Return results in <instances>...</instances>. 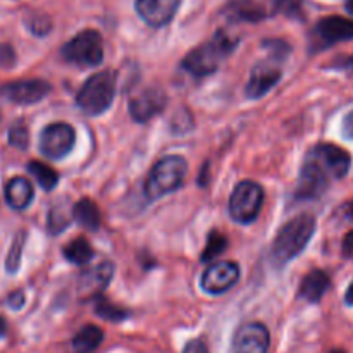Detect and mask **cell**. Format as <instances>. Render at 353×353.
<instances>
[{"label": "cell", "mask_w": 353, "mask_h": 353, "mask_svg": "<svg viewBox=\"0 0 353 353\" xmlns=\"http://www.w3.org/2000/svg\"><path fill=\"white\" fill-rule=\"evenodd\" d=\"M343 255L347 259H353V231L345 236L343 240Z\"/></svg>", "instance_id": "obj_38"}, {"label": "cell", "mask_w": 353, "mask_h": 353, "mask_svg": "<svg viewBox=\"0 0 353 353\" xmlns=\"http://www.w3.org/2000/svg\"><path fill=\"white\" fill-rule=\"evenodd\" d=\"M28 171H30V174L37 179V183L45 190V192H52V190L57 186L59 174L54 168H50V165L43 164V162L31 161L30 164H28Z\"/></svg>", "instance_id": "obj_25"}, {"label": "cell", "mask_w": 353, "mask_h": 353, "mask_svg": "<svg viewBox=\"0 0 353 353\" xmlns=\"http://www.w3.org/2000/svg\"><path fill=\"white\" fill-rule=\"evenodd\" d=\"M181 0H134V10L145 24L164 28L178 14Z\"/></svg>", "instance_id": "obj_13"}, {"label": "cell", "mask_w": 353, "mask_h": 353, "mask_svg": "<svg viewBox=\"0 0 353 353\" xmlns=\"http://www.w3.org/2000/svg\"><path fill=\"white\" fill-rule=\"evenodd\" d=\"M226 247H228L226 236L221 233H217V231H212V233L209 234V238H207L205 250L202 252V257H200V261L202 262L214 261V259H217L224 250H226Z\"/></svg>", "instance_id": "obj_28"}, {"label": "cell", "mask_w": 353, "mask_h": 353, "mask_svg": "<svg viewBox=\"0 0 353 353\" xmlns=\"http://www.w3.org/2000/svg\"><path fill=\"white\" fill-rule=\"evenodd\" d=\"M168 107V95L159 86H148L130 100V116L134 123L145 124Z\"/></svg>", "instance_id": "obj_8"}, {"label": "cell", "mask_w": 353, "mask_h": 353, "mask_svg": "<svg viewBox=\"0 0 353 353\" xmlns=\"http://www.w3.org/2000/svg\"><path fill=\"white\" fill-rule=\"evenodd\" d=\"M117 85V72L105 69L90 76L76 95V103L86 116H100L114 102Z\"/></svg>", "instance_id": "obj_3"}, {"label": "cell", "mask_w": 353, "mask_h": 353, "mask_svg": "<svg viewBox=\"0 0 353 353\" xmlns=\"http://www.w3.org/2000/svg\"><path fill=\"white\" fill-rule=\"evenodd\" d=\"M188 162L181 155H168L152 168L145 183V195L148 200H159L176 192L185 181Z\"/></svg>", "instance_id": "obj_4"}, {"label": "cell", "mask_w": 353, "mask_h": 353, "mask_svg": "<svg viewBox=\"0 0 353 353\" xmlns=\"http://www.w3.org/2000/svg\"><path fill=\"white\" fill-rule=\"evenodd\" d=\"M16 64V52L9 43H0V69H10Z\"/></svg>", "instance_id": "obj_33"}, {"label": "cell", "mask_w": 353, "mask_h": 353, "mask_svg": "<svg viewBox=\"0 0 353 353\" xmlns=\"http://www.w3.org/2000/svg\"><path fill=\"white\" fill-rule=\"evenodd\" d=\"M95 314L100 319L110 321V323H121V321L130 317V310L123 309V307H117L116 303L109 302L105 299H97Z\"/></svg>", "instance_id": "obj_26"}, {"label": "cell", "mask_w": 353, "mask_h": 353, "mask_svg": "<svg viewBox=\"0 0 353 353\" xmlns=\"http://www.w3.org/2000/svg\"><path fill=\"white\" fill-rule=\"evenodd\" d=\"M7 334V321L0 316V338H3Z\"/></svg>", "instance_id": "obj_40"}, {"label": "cell", "mask_w": 353, "mask_h": 353, "mask_svg": "<svg viewBox=\"0 0 353 353\" xmlns=\"http://www.w3.org/2000/svg\"><path fill=\"white\" fill-rule=\"evenodd\" d=\"M345 9L353 16V0H345Z\"/></svg>", "instance_id": "obj_41"}, {"label": "cell", "mask_w": 353, "mask_h": 353, "mask_svg": "<svg viewBox=\"0 0 353 353\" xmlns=\"http://www.w3.org/2000/svg\"><path fill=\"white\" fill-rule=\"evenodd\" d=\"M348 217L353 221V202L350 203V207H348Z\"/></svg>", "instance_id": "obj_42"}, {"label": "cell", "mask_w": 353, "mask_h": 353, "mask_svg": "<svg viewBox=\"0 0 353 353\" xmlns=\"http://www.w3.org/2000/svg\"><path fill=\"white\" fill-rule=\"evenodd\" d=\"M3 193H6L7 203H9L10 209L14 210L28 209L34 199L33 185H31L26 178H21V176L7 181L6 192Z\"/></svg>", "instance_id": "obj_20"}, {"label": "cell", "mask_w": 353, "mask_h": 353, "mask_svg": "<svg viewBox=\"0 0 353 353\" xmlns=\"http://www.w3.org/2000/svg\"><path fill=\"white\" fill-rule=\"evenodd\" d=\"M324 171L323 165L317 164L312 159H307L300 171L299 185H296V199L300 200H314L319 199L330 186V178Z\"/></svg>", "instance_id": "obj_15"}, {"label": "cell", "mask_w": 353, "mask_h": 353, "mask_svg": "<svg viewBox=\"0 0 353 353\" xmlns=\"http://www.w3.org/2000/svg\"><path fill=\"white\" fill-rule=\"evenodd\" d=\"M224 14L231 21H241V23H257L271 16V10L261 2V0H228L224 7Z\"/></svg>", "instance_id": "obj_18"}, {"label": "cell", "mask_w": 353, "mask_h": 353, "mask_svg": "<svg viewBox=\"0 0 353 353\" xmlns=\"http://www.w3.org/2000/svg\"><path fill=\"white\" fill-rule=\"evenodd\" d=\"M62 255H64L65 261L71 262V264L81 265L86 264V262L93 257V248L86 238L79 236L65 245L64 250H62Z\"/></svg>", "instance_id": "obj_24"}, {"label": "cell", "mask_w": 353, "mask_h": 353, "mask_svg": "<svg viewBox=\"0 0 353 353\" xmlns=\"http://www.w3.org/2000/svg\"><path fill=\"white\" fill-rule=\"evenodd\" d=\"M240 279V265L231 261H221L203 271L200 286L209 295H221L233 288Z\"/></svg>", "instance_id": "obj_9"}, {"label": "cell", "mask_w": 353, "mask_h": 353, "mask_svg": "<svg viewBox=\"0 0 353 353\" xmlns=\"http://www.w3.org/2000/svg\"><path fill=\"white\" fill-rule=\"evenodd\" d=\"M183 353H209V350H207V345L202 340H192L186 343Z\"/></svg>", "instance_id": "obj_37"}, {"label": "cell", "mask_w": 353, "mask_h": 353, "mask_svg": "<svg viewBox=\"0 0 353 353\" xmlns=\"http://www.w3.org/2000/svg\"><path fill=\"white\" fill-rule=\"evenodd\" d=\"M262 47L269 52V59L274 62H283L288 59L290 52H292V45L281 38H268L262 41Z\"/></svg>", "instance_id": "obj_29"}, {"label": "cell", "mask_w": 353, "mask_h": 353, "mask_svg": "<svg viewBox=\"0 0 353 353\" xmlns=\"http://www.w3.org/2000/svg\"><path fill=\"white\" fill-rule=\"evenodd\" d=\"M281 79V69L278 68V62L268 61L259 62L250 72V79H248L247 86H245V95L252 100L262 99L268 95L272 88L279 83Z\"/></svg>", "instance_id": "obj_14"}, {"label": "cell", "mask_w": 353, "mask_h": 353, "mask_svg": "<svg viewBox=\"0 0 353 353\" xmlns=\"http://www.w3.org/2000/svg\"><path fill=\"white\" fill-rule=\"evenodd\" d=\"M74 219V209H71L69 200L61 199L50 205L47 217V228L50 234H61Z\"/></svg>", "instance_id": "obj_21"}, {"label": "cell", "mask_w": 353, "mask_h": 353, "mask_svg": "<svg viewBox=\"0 0 353 353\" xmlns=\"http://www.w3.org/2000/svg\"><path fill=\"white\" fill-rule=\"evenodd\" d=\"M264 203V190L255 181H241L230 199V216L238 224H252Z\"/></svg>", "instance_id": "obj_6"}, {"label": "cell", "mask_w": 353, "mask_h": 353, "mask_svg": "<svg viewBox=\"0 0 353 353\" xmlns=\"http://www.w3.org/2000/svg\"><path fill=\"white\" fill-rule=\"evenodd\" d=\"M61 55L78 68H97L103 61V40L97 30H83L62 45Z\"/></svg>", "instance_id": "obj_5"}, {"label": "cell", "mask_w": 353, "mask_h": 353, "mask_svg": "<svg viewBox=\"0 0 353 353\" xmlns=\"http://www.w3.org/2000/svg\"><path fill=\"white\" fill-rule=\"evenodd\" d=\"M303 0H272V14H283L286 17H302Z\"/></svg>", "instance_id": "obj_31"}, {"label": "cell", "mask_w": 353, "mask_h": 353, "mask_svg": "<svg viewBox=\"0 0 353 353\" xmlns=\"http://www.w3.org/2000/svg\"><path fill=\"white\" fill-rule=\"evenodd\" d=\"M330 353H347L345 350H340V348H336V350H333V352H330Z\"/></svg>", "instance_id": "obj_43"}, {"label": "cell", "mask_w": 353, "mask_h": 353, "mask_svg": "<svg viewBox=\"0 0 353 353\" xmlns=\"http://www.w3.org/2000/svg\"><path fill=\"white\" fill-rule=\"evenodd\" d=\"M114 276V264L103 261L81 272L78 279V293L83 300L97 299L109 286Z\"/></svg>", "instance_id": "obj_16"}, {"label": "cell", "mask_w": 353, "mask_h": 353, "mask_svg": "<svg viewBox=\"0 0 353 353\" xmlns=\"http://www.w3.org/2000/svg\"><path fill=\"white\" fill-rule=\"evenodd\" d=\"M271 336L264 324L248 323L236 331L233 338L234 353H268Z\"/></svg>", "instance_id": "obj_17"}, {"label": "cell", "mask_w": 353, "mask_h": 353, "mask_svg": "<svg viewBox=\"0 0 353 353\" xmlns=\"http://www.w3.org/2000/svg\"><path fill=\"white\" fill-rule=\"evenodd\" d=\"M330 69H338V71H347L353 74V55H345V57L334 59L330 64Z\"/></svg>", "instance_id": "obj_35"}, {"label": "cell", "mask_w": 353, "mask_h": 353, "mask_svg": "<svg viewBox=\"0 0 353 353\" xmlns=\"http://www.w3.org/2000/svg\"><path fill=\"white\" fill-rule=\"evenodd\" d=\"M345 303H347V305L353 307V283H352L350 286H348L347 295H345Z\"/></svg>", "instance_id": "obj_39"}, {"label": "cell", "mask_w": 353, "mask_h": 353, "mask_svg": "<svg viewBox=\"0 0 353 353\" xmlns=\"http://www.w3.org/2000/svg\"><path fill=\"white\" fill-rule=\"evenodd\" d=\"M238 41L240 40L231 33H228L226 30L216 31V34L209 41L188 52V55L183 59L181 65L190 74L196 76V78L212 74L233 54L234 48L238 47Z\"/></svg>", "instance_id": "obj_1"}, {"label": "cell", "mask_w": 353, "mask_h": 353, "mask_svg": "<svg viewBox=\"0 0 353 353\" xmlns=\"http://www.w3.org/2000/svg\"><path fill=\"white\" fill-rule=\"evenodd\" d=\"M24 243H26V231H17L6 259V271L9 272V274H16V272L19 271Z\"/></svg>", "instance_id": "obj_27"}, {"label": "cell", "mask_w": 353, "mask_h": 353, "mask_svg": "<svg viewBox=\"0 0 353 353\" xmlns=\"http://www.w3.org/2000/svg\"><path fill=\"white\" fill-rule=\"evenodd\" d=\"M24 302H26V296H24V292H21V290H16V292L10 293V295L7 296V300H6L7 307H9V309H12V310L23 309Z\"/></svg>", "instance_id": "obj_34"}, {"label": "cell", "mask_w": 353, "mask_h": 353, "mask_svg": "<svg viewBox=\"0 0 353 353\" xmlns=\"http://www.w3.org/2000/svg\"><path fill=\"white\" fill-rule=\"evenodd\" d=\"M103 341V333L100 327L88 324L81 327L74 338H72V348L76 353H93Z\"/></svg>", "instance_id": "obj_22"}, {"label": "cell", "mask_w": 353, "mask_h": 353, "mask_svg": "<svg viewBox=\"0 0 353 353\" xmlns=\"http://www.w3.org/2000/svg\"><path fill=\"white\" fill-rule=\"evenodd\" d=\"M312 38L317 48H327L341 41L353 40V21L341 16L323 17L314 28Z\"/></svg>", "instance_id": "obj_11"}, {"label": "cell", "mask_w": 353, "mask_h": 353, "mask_svg": "<svg viewBox=\"0 0 353 353\" xmlns=\"http://www.w3.org/2000/svg\"><path fill=\"white\" fill-rule=\"evenodd\" d=\"M341 133L347 140H353V110L343 117V124H341Z\"/></svg>", "instance_id": "obj_36"}, {"label": "cell", "mask_w": 353, "mask_h": 353, "mask_svg": "<svg viewBox=\"0 0 353 353\" xmlns=\"http://www.w3.org/2000/svg\"><path fill=\"white\" fill-rule=\"evenodd\" d=\"M74 219L78 221L85 230L95 233V231H99L102 217H100V210L95 202H92L90 199H81L74 205Z\"/></svg>", "instance_id": "obj_23"}, {"label": "cell", "mask_w": 353, "mask_h": 353, "mask_svg": "<svg viewBox=\"0 0 353 353\" xmlns=\"http://www.w3.org/2000/svg\"><path fill=\"white\" fill-rule=\"evenodd\" d=\"M76 143V131L68 123H52L40 134V152L47 159L61 161L71 154Z\"/></svg>", "instance_id": "obj_7"}, {"label": "cell", "mask_w": 353, "mask_h": 353, "mask_svg": "<svg viewBox=\"0 0 353 353\" xmlns=\"http://www.w3.org/2000/svg\"><path fill=\"white\" fill-rule=\"evenodd\" d=\"M26 28L34 37H47L52 30V21L45 14H33L26 19Z\"/></svg>", "instance_id": "obj_32"}, {"label": "cell", "mask_w": 353, "mask_h": 353, "mask_svg": "<svg viewBox=\"0 0 353 353\" xmlns=\"http://www.w3.org/2000/svg\"><path fill=\"white\" fill-rule=\"evenodd\" d=\"M331 279L330 276L326 274L321 269H316V271H310L305 278L302 279L299 286V299H303L305 302L317 303L326 292L330 290Z\"/></svg>", "instance_id": "obj_19"}, {"label": "cell", "mask_w": 353, "mask_h": 353, "mask_svg": "<svg viewBox=\"0 0 353 353\" xmlns=\"http://www.w3.org/2000/svg\"><path fill=\"white\" fill-rule=\"evenodd\" d=\"M316 219L310 214H302L286 223L272 241L271 261L276 268H285L299 257L316 233Z\"/></svg>", "instance_id": "obj_2"}, {"label": "cell", "mask_w": 353, "mask_h": 353, "mask_svg": "<svg viewBox=\"0 0 353 353\" xmlns=\"http://www.w3.org/2000/svg\"><path fill=\"white\" fill-rule=\"evenodd\" d=\"M50 92V83L43 79H21L0 86V99L19 105H31L43 100Z\"/></svg>", "instance_id": "obj_10"}, {"label": "cell", "mask_w": 353, "mask_h": 353, "mask_svg": "<svg viewBox=\"0 0 353 353\" xmlns=\"http://www.w3.org/2000/svg\"><path fill=\"white\" fill-rule=\"evenodd\" d=\"M9 145H12L17 150H26L30 147V131L23 121H16L9 128Z\"/></svg>", "instance_id": "obj_30"}, {"label": "cell", "mask_w": 353, "mask_h": 353, "mask_svg": "<svg viewBox=\"0 0 353 353\" xmlns=\"http://www.w3.org/2000/svg\"><path fill=\"white\" fill-rule=\"evenodd\" d=\"M309 159L323 165L324 171L334 179H343L348 174L352 165V157L347 150L333 143L317 145L309 154Z\"/></svg>", "instance_id": "obj_12"}]
</instances>
